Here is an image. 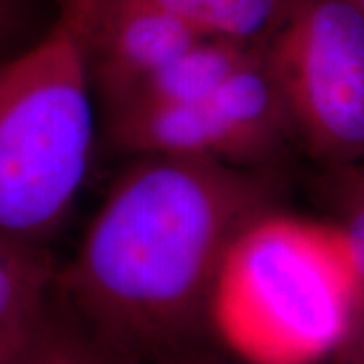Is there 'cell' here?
I'll list each match as a JSON object with an SVG mask.
<instances>
[{"mask_svg":"<svg viewBox=\"0 0 364 364\" xmlns=\"http://www.w3.org/2000/svg\"><path fill=\"white\" fill-rule=\"evenodd\" d=\"M267 210L263 182L203 158H136L55 277L112 342L164 344L207 314L235 237Z\"/></svg>","mask_w":364,"mask_h":364,"instance_id":"cell-1","label":"cell"},{"mask_svg":"<svg viewBox=\"0 0 364 364\" xmlns=\"http://www.w3.org/2000/svg\"><path fill=\"white\" fill-rule=\"evenodd\" d=\"M364 291L336 225L261 213L223 257L207 316L245 364H318L346 346Z\"/></svg>","mask_w":364,"mask_h":364,"instance_id":"cell-2","label":"cell"},{"mask_svg":"<svg viewBox=\"0 0 364 364\" xmlns=\"http://www.w3.org/2000/svg\"><path fill=\"white\" fill-rule=\"evenodd\" d=\"M95 95L65 21L0 63V235L39 245L75 207L93 158Z\"/></svg>","mask_w":364,"mask_h":364,"instance_id":"cell-3","label":"cell"},{"mask_svg":"<svg viewBox=\"0 0 364 364\" xmlns=\"http://www.w3.org/2000/svg\"><path fill=\"white\" fill-rule=\"evenodd\" d=\"M261 53L314 156L364 160V14L350 0H291Z\"/></svg>","mask_w":364,"mask_h":364,"instance_id":"cell-4","label":"cell"},{"mask_svg":"<svg viewBox=\"0 0 364 364\" xmlns=\"http://www.w3.org/2000/svg\"><path fill=\"white\" fill-rule=\"evenodd\" d=\"M198 39L195 28L150 0H104L83 37L95 104L114 114Z\"/></svg>","mask_w":364,"mask_h":364,"instance_id":"cell-5","label":"cell"},{"mask_svg":"<svg viewBox=\"0 0 364 364\" xmlns=\"http://www.w3.org/2000/svg\"><path fill=\"white\" fill-rule=\"evenodd\" d=\"M55 277L39 245L0 235V352L26 348L45 334Z\"/></svg>","mask_w":364,"mask_h":364,"instance_id":"cell-6","label":"cell"},{"mask_svg":"<svg viewBox=\"0 0 364 364\" xmlns=\"http://www.w3.org/2000/svg\"><path fill=\"white\" fill-rule=\"evenodd\" d=\"M255 51L259 49L233 41L203 37L168 61L128 104L114 114L138 105L184 104L208 97Z\"/></svg>","mask_w":364,"mask_h":364,"instance_id":"cell-7","label":"cell"},{"mask_svg":"<svg viewBox=\"0 0 364 364\" xmlns=\"http://www.w3.org/2000/svg\"><path fill=\"white\" fill-rule=\"evenodd\" d=\"M200 37L261 49L284 21L291 0H150Z\"/></svg>","mask_w":364,"mask_h":364,"instance_id":"cell-8","label":"cell"},{"mask_svg":"<svg viewBox=\"0 0 364 364\" xmlns=\"http://www.w3.org/2000/svg\"><path fill=\"white\" fill-rule=\"evenodd\" d=\"M340 186L342 188V223L340 235L348 251L354 273L364 291V172H348Z\"/></svg>","mask_w":364,"mask_h":364,"instance_id":"cell-9","label":"cell"},{"mask_svg":"<svg viewBox=\"0 0 364 364\" xmlns=\"http://www.w3.org/2000/svg\"><path fill=\"white\" fill-rule=\"evenodd\" d=\"M41 364H109L102 358V354L91 350L79 340H71L69 336H59L47 328V334L43 340L41 350Z\"/></svg>","mask_w":364,"mask_h":364,"instance_id":"cell-10","label":"cell"},{"mask_svg":"<svg viewBox=\"0 0 364 364\" xmlns=\"http://www.w3.org/2000/svg\"><path fill=\"white\" fill-rule=\"evenodd\" d=\"M28 14L31 0H0V63L23 49L18 39L25 33Z\"/></svg>","mask_w":364,"mask_h":364,"instance_id":"cell-11","label":"cell"},{"mask_svg":"<svg viewBox=\"0 0 364 364\" xmlns=\"http://www.w3.org/2000/svg\"><path fill=\"white\" fill-rule=\"evenodd\" d=\"M59 4H61L59 18L73 26L81 37H85L91 21L95 18L104 0H59Z\"/></svg>","mask_w":364,"mask_h":364,"instance_id":"cell-12","label":"cell"},{"mask_svg":"<svg viewBox=\"0 0 364 364\" xmlns=\"http://www.w3.org/2000/svg\"><path fill=\"white\" fill-rule=\"evenodd\" d=\"M45 334H47V330H45ZM45 334L35 344H31L26 348L13 352H0V364H41V350H43Z\"/></svg>","mask_w":364,"mask_h":364,"instance_id":"cell-13","label":"cell"},{"mask_svg":"<svg viewBox=\"0 0 364 364\" xmlns=\"http://www.w3.org/2000/svg\"><path fill=\"white\" fill-rule=\"evenodd\" d=\"M352 4H354V6H356V9H358V11H360V13L364 14V0H350Z\"/></svg>","mask_w":364,"mask_h":364,"instance_id":"cell-14","label":"cell"}]
</instances>
